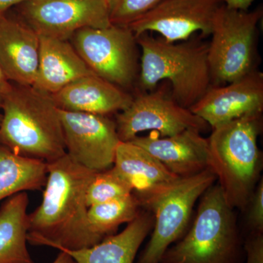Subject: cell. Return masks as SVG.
<instances>
[{"label":"cell","mask_w":263,"mask_h":263,"mask_svg":"<svg viewBox=\"0 0 263 263\" xmlns=\"http://www.w3.org/2000/svg\"><path fill=\"white\" fill-rule=\"evenodd\" d=\"M43 200L28 215L27 241L57 249L88 248L101 242L90 230L86 191L98 172L67 154L47 164Z\"/></svg>","instance_id":"6da1fadb"},{"label":"cell","mask_w":263,"mask_h":263,"mask_svg":"<svg viewBox=\"0 0 263 263\" xmlns=\"http://www.w3.org/2000/svg\"><path fill=\"white\" fill-rule=\"evenodd\" d=\"M0 109V145L47 164L65 155L60 109L51 95L32 86L13 85Z\"/></svg>","instance_id":"7a4b0ae2"},{"label":"cell","mask_w":263,"mask_h":263,"mask_svg":"<svg viewBox=\"0 0 263 263\" xmlns=\"http://www.w3.org/2000/svg\"><path fill=\"white\" fill-rule=\"evenodd\" d=\"M136 40L142 52L139 75L142 89L152 91L160 81L167 80L173 98L188 109L205 95L212 81L209 44L196 39L170 43L148 32Z\"/></svg>","instance_id":"3957f363"},{"label":"cell","mask_w":263,"mask_h":263,"mask_svg":"<svg viewBox=\"0 0 263 263\" xmlns=\"http://www.w3.org/2000/svg\"><path fill=\"white\" fill-rule=\"evenodd\" d=\"M262 114L246 116L214 128L209 141V168L219 179L227 202L245 212L260 179L262 156L257 145Z\"/></svg>","instance_id":"277c9868"},{"label":"cell","mask_w":263,"mask_h":263,"mask_svg":"<svg viewBox=\"0 0 263 263\" xmlns=\"http://www.w3.org/2000/svg\"><path fill=\"white\" fill-rule=\"evenodd\" d=\"M242 241L233 209L220 186L213 184L200 197L191 228L160 263H242Z\"/></svg>","instance_id":"5b68a950"},{"label":"cell","mask_w":263,"mask_h":263,"mask_svg":"<svg viewBox=\"0 0 263 263\" xmlns=\"http://www.w3.org/2000/svg\"><path fill=\"white\" fill-rule=\"evenodd\" d=\"M216 180L214 173L207 169L144 193H133L141 207L155 217L149 241L136 263H160L164 252L186 233L195 202Z\"/></svg>","instance_id":"8992f818"},{"label":"cell","mask_w":263,"mask_h":263,"mask_svg":"<svg viewBox=\"0 0 263 263\" xmlns=\"http://www.w3.org/2000/svg\"><path fill=\"white\" fill-rule=\"evenodd\" d=\"M262 8L232 10L220 5L212 25L208 57L212 80L230 84L254 70L257 27Z\"/></svg>","instance_id":"52a82bcc"},{"label":"cell","mask_w":263,"mask_h":263,"mask_svg":"<svg viewBox=\"0 0 263 263\" xmlns=\"http://www.w3.org/2000/svg\"><path fill=\"white\" fill-rule=\"evenodd\" d=\"M72 46L95 75L119 87H128L138 74V43L127 27L81 29L74 33Z\"/></svg>","instance_id":"ba28073f"},{"label":"cell","mask_w":263,"mask_h":263,"mask_svg":"<svg viewBox=\"0 0 263 263\" xmlns=\"http://www.w3.org/2000/svg\"><path fill=\"white\" fill-rule=\"evenodd\" d=\"M117 129L121 141H130L142 132L154 130L162 137L179 134L188 129L206 130L209 124L179 105L165 87L133 98L130 105L117 116Z\"/></svg>","instance_id":"9c48e42d"},{"label":"cell","mask_w":263,"mask_h":263,"mask_svg":"<svg viewBox=\"0 0 263 263\" xmlns=\"http://www.w3.org/2000/svg\"><path fill=\"white\" fill-rule=\"evenodd\" d=\"M67 155L86 168H111L120 143L116 122L108 116L60 110Z\"/></svg>","instance_id":"30bf717a"},{"label":"cell","mask_w":263,"mask_h":263,"mask_svg":"<svg viewBox=\"0 0 263 263\" xmlns=\"http://www.w3.org/2000/svg\"><path fill=\"white\" fill-rule=\"evenodd\" d=\"M20 5L26 24L41 36L70 40L81 29L112 24L106 0H27Z\"/></svg>","instance_id":"8fae6325"},{"label":"cell","mask_w":263,"mask_h":263,"mask_svg":"<svg viewBox=\"0 0 263 263\" xmlns=\"http://www.w3.org/2000/svg\"><path fill=\"white\" fill-rule=\"evenodd\" d=\"M217 0H162L127 27L136 37L157 32L170 43L187 41L195 33L210 35Z\"/></svg>","instance_id":"7c38bea8"},{"label":"cell","mask_w":263,"mask_h":263,"mask_svg":"<svg viewBox=\"0 0 263 263\" xmlns=\"http://www.w3.org/2000/svg\"><path fill=\"white\" fill-rule=\"evenodd\" d=\"M212 129L263 110V74L254 70L224 86L209 87L190 108Z\"/></svg>","instance_id":"4fadbf2b"},{"label":"cell","mask_w":263,"mask_h":263,"mask_svg":"<svg viewBox=\"0 0 263 263\" xmlns=\"http://www.w3.org/2000/svg\"><path fill=\"white\" fill-rule=\"evenodd\" d=\"M201 132L188 129L159 138L158 133L136 136L132 143L147 151L171 174L179 178L195 176L209 168V141Z\"/></svg>","instance_id":"5bb4252c"},{"label":"cell","mask_w":263,"mask_h":263,"mask_svg":"<svg viewBox=\"0 0 263 263\" xmlns=\"http://www.w3.org/2000/svg\"><path fill=\"white\" fill-rule=\"evenodd\" d=\"M39 53L40 35L34 29L0 15V66L10 82L33 86Z\"/></svg>","instance_id":"9a60e30c"},{"label":"cell","mask_w":263,"mask_h":263,"mask_svg":"<svg viewBox=\"0 0 263 263\" xmlns=\"http://www.w3.org/2000/svg\"><path fill=\"white\" fill-rule=\"evenodd\" d=\"M51 97L60 110L103 116L122 111L133 99L119 86L95 74L77 79Z\"/></svg>","instance_id":"2e32d148"},{"label":"cell","mask_w":263,"mask_h":263,"mask_svg":"<svg viewBox=\"0 0 263 263\" xmlns=\"http://www.w3.org/2000/svg\"><path fill=\"white\" fill-rule=\"evenodd\" d=\"M95 74L69 40L40 35L39 63L34 86L53 95L84 76Z\"/></svg>","instance_id":"e0dca14e"},{"label":"cell","mask_w":263,"mask_h":263,"mask_svg":"<svg viewBox=\"0 0 263 263\" xmlns=\"http://www.w3.org/2000/svg\"><path fill=\"white\" fill-rule=\"evenodd\" d=\"M154 223L152 213L141 211L125 229L109 235L98 245L78 250H59L68 254L76 263H135L138 250L153 229Z\"/></svg>","instance_id":"ac0fdd59"},{"label":"cell","mask_w":263,"mask_h":263,"mask_svg":"<svg viewBox=\"0 0 263 263\" xmlns=\"http://www.w3.org/2000/svg\"><path fill=\"white\" fill-rule=\"evenodd\" d=\"M113 167L133 187V193H144L179 179L147 151L131 141L118 145Z\"/></svg>","instance_id":"d6986e66"},{"label":"cell","mask_w":263,"mask_h":263,"mask_svg":"<svg viewBox=\"0 0 263 263\" xmlns=\"http://www.w3.org/2000/svg\"><path fill=\"white\" fill-rule=\"evenodd\" d=\"M28 205V195L22 192L0 208V263H34L27 246Z\"/></svg>","instance_id":"ffe728a7"},{"label":"cell","mask_w":263,"mask_h":263,"mask_svg":"<svg viewBox=\"0 0 263 263\" xmlns=\"http://www.w3.org/2000/svg\"><path fill=\"white\" fill-rule=\"evenodd\" d=\"M47 163L15 155L0 145V201L22 192L44 187Z\"/></svg>","instance_id":"44dd1931"},{"label":"cell","mask_w":263,"mask_h":263,"mask_svg":"<svg viewBox=\"0 0 263 263\" xmlns=\"http://www.w3.org/2000/svg\"><path fill=\"white\" fill-rule=\"evenodd\" d=\"M141 204L134 195L95 204L88 209L90 230L99 239L114 235L124 223L134 220L141 212Z\"/></svg>","instance_id":"7402d4cb"},{"label":"cell","mask_w":263,"mask_h":263,"mask_svg":"<svg viewBox=\"0 0 263 263\" xmlns=\"http://www.w3.org/2000/svg\"><path fill=\"white\" fill-rule=\"evenodd\" d=\"M133 187L114 167L98 172L91 180L86 191L88 207L133 193Z\"/></svg>","instance_id":"603a6c76"},{"label":"cell","mask_w":263,"mask_h":263,"mask_svg":"<svg viewBox=\"0 0 263 263\" xmlns=\"http://www.w3.org/2000/svg\"><path fill=\"white\" fill-rule=\"evenodd\" d=\"M162 0H106L110 23L127 27Z\"/></svg>","instance_id":"cb8c5ba5"},{"label":"cell","mask_w":263,"mask_h":263,"mask_svg":"<svg viewBox=\"0 0 263 263\" xmlns=\"http://www.w3.org/2000/svg\"><path fill=\"white\" fill-rule=\"evenodd\" d=\"M247 227L249 233H263V180L259 179L247 206Z\"/></svg>","instance_id":"d4e9b609"},{"label":"cell","mask_w":263,"mask_h":263,"mask_svg":"<svg viewBox=\"0 0 263 263\" xmlns=\"http://www.w3.org/2000/svg\"><path fill=\"white\" fill-rule=\"evenodd\" d=\"M242 243L246 263H263V233L250 232Z\"/></svg>","instance_id":"484cf974"},{"label":"cell","mask_w":263,"mask_h":263,"mask_svg":"<svg viewBox=\"0 0 263 263\" xmlns=\"http://www.w3.org/2000/svg\"><path fill=\"white\" fill-rule=\"evenodd\" d=\"M12 87H13V84L8 80L0 66V108L7 95L9 94Z\"/></svg>","instance_id":"4316f807"},{"label":"cell","mask_w":263,"mask_h":263,"mask_svg":"<svg viewBox=\"0 0 263 263\" xmlns=\"http://www.w3.org/2000/svg\"><path fill=\"white\" fill-rule=\"evenodd\" d=\"M219 2H224L226 6L232 10L248 11V8L255 0H217Z\"/></svg>","instance_id":"83f0119b"},{"label":"cell","mask_w":263,"mask_h":263,"mask_svg":"<svg viewBox=\"0 0 263 263\" xmlns=\"http://www.w3.org/2000/svg\"><path fill=\"white\" fill-rule=\"evenodd\" d=\"M27 0H0V15H4L7 10L14 5H22Z\"/></svg>","instance_id":"f1b7e54d"},{"label":"cell","mask_w":263,"mask_h":263,"mask_svg":"<svg viewBox=\"0 0 263 263\" xmlns=\"http://www.w3.org/2000/svg\"><path fill=\"white\" fill-rule=\"evenodd\" d=\"M52 263H76V262L68 254L60 251V253L58 254L57 258Z\"/></svg>","instance_id":"f546056e"},{"label":"cell","mask_w":263,"mask_h":263,"mask_svg":"<svg viewBox=\"0 0 263 263\" xmlns=\"http://www.w3.org/2000/svg\"><path fill=\"white\" fill-rule=\"evenodd\" d=\"M2 114H0V120H1Z\"/></svg>","instance_id":"4dcf8cb0"}]
</instances>
